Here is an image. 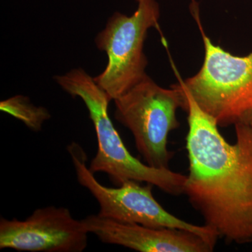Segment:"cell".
I'll list each match as a JSON object with an SVG mask.
<instances>
[{
  "mask_svg": "<svg viewBox=\"0 0 252 252\" xmlns=\"http://www.w3.org/2000/svg\"><path fill=\"white\" fill-rule=\"evenodd\" d=\"M188 114L189 175L184 193L220 238L245 244L252 241V125L235 126L230 144L216 121L200 108L182 79Z\"/></svg>",
  "mask_w": 252,
  "mask_h": 252,
  "instance_id": "1",
  "label": "cell"
},
{
  "mask_svg": "<svg viewBox=\"0 0 252 252\" xmlns=\"http://www.w3.org/2000/svg\"><path fill=\"white\" fill-rule=\"evenodd\" d=\"M82 220L65 207L36 209L26 220H0V249L18 252H82L88 235Z\"/></svg>",
  "mask_w": 252,
  "mask_h": 252,
  "instance_id": "7",
  "label": "cell"
},
{
  "mask_svg": "<svg viewBox=\"0 0 252 252\" xmlns=\"http://www.w3.org/2000/svg\"><path fill=\"white\" fill-rule=\"evenodd\" d=\"M104 243L140 252H210L215 247L200 235L172 228H155L90 215L81 220Z\"/></svg>",
  "mask_w": 252,
  "mask_h": 252,
  "instance_id": "8",
  "label": "cell"
},
{
  "mask_svg": "<svg viewBox=\"0 0 252 252\" xmlns=\"http://www.w3.org/2000/svg\"><path fill=\"white\" fill-rule=\"evenodd\" d=\"M72 158L78 182L85 187L99 205L97 215L105 218L155 228H178L200 235L216 245L220 238L215 230L207 225L189 223L172 215L162 207L152 194L153 185L142 186L135 181H127L117 188H109L97 182L86 165L87 157L79 144L73 142L67 147Z\"/></svg>",
  "mask_w": 252,
  "mask_h": 252,
  "instance_id": "6",
  "label": "cell"
},
{
  "mask_svg": "<svg viewBox=\"0 0 252 252\" xmlns=\"http://www.w3.org/2000/svg\"><path fill=\"white\" fill-rule=\"evenodd\" d=\"M55 80L72 97H80L89 110L97 136L98 148L89 169L103 172L116 185L127 181L146 182L172 195L184 193L187 176L169 168H157L141 162L129 152L109 117L112 99L83 69H73Z\"/></svg>",
  "mask_w": 252,
  "mask_h": 252,
  "instance_id": "2",
  "label": "cell"
},
{
  "mask_svg": "<svg viewBox=\"0 0 252 252\" xmlns=\"http://www.w3.org/2000/svg\"><path fill=\"white\" fill-rule=\"evenodd\" d=\"M192 14L201 33L205 49L203 65L183 81L200 108L219 126L252 125V52L237 56L213 44L204 31L196 6Z\"/></svg>",
  "mask_w": 252,
  "mask_h": 252,
  "instance_id": "3",
  "label": "cell"
},
{
  "mask_svg": "<svg viewBox=\"0 0 252 252\" xmlns=\"http://www.w3.org/2000/svg\"><path fill=\"white\" fill-rule=\"evenodd\" d=\"M114 102L116 119L132 132L147 165L168 168L172 157L167 147L169 134L180 127L176 113L186 105L180 83L165 89L147 74Z\"/></svg>",
  "mask_w": 252,
  "mask_h": 252,
  "instance_id": "4",
  "label": "cell"
},
{
  "mask_svg": "<svg viewBox=\"0 0 252 252\" xmlns=\"http://www.w3.org/2000/svg\"><path fill=\"white\" fill-rule=\"evenodd\" d=\"M0 110L22 122L34 132L41 130L43 124L51 118L47 109L34 105L29 98L16 95L0 102Z\"/></svg>",
  "mask_w": 252,
  "mask_h": 252,
  "instance_id": "9",
  "label": "cell"
},
{
  "mask_svg": "<svg viewBox=\"0 0 252 252\" xmlns=\"http://www.w3.org/2000/svg\"><path fill=\"white\" fill-rule=\"evenodd\" d=\"M136 1L137 8L132 16L114 13L95 38L96 46L107 54L108 62L94 80L112 100L147 75L148 61L144 52V41L150 28L160 29V6L157 0Z\"/></svg>",
  "mask_w": 252,
  "mask_h": 252,
  "instance_id": "5",
  "label": "cell"
}]
</instances>
